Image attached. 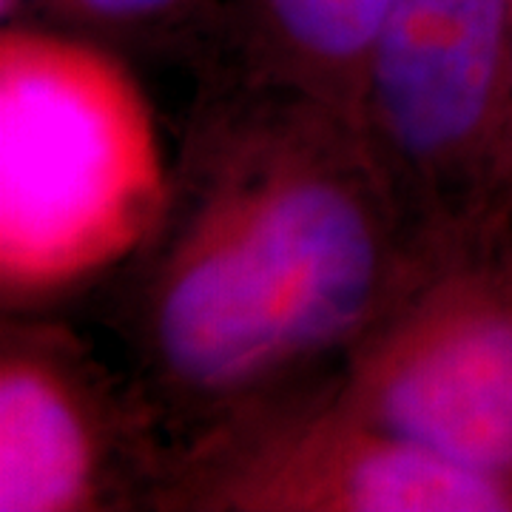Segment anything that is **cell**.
<instances>
[{"mask_svg":"<svg viewBox=\"0 0 512 512\" xmlns=\"http://www.w3.org/2000/svg\"><path fill=\"white\" fill-rule=\"evenodd\" d=\"M476 217L512 220V32L507 40V55H504L498 109H495V126Z\"/></svg>","mask_w":512,"mask_h":512,"instance_id":"ba28073f","label":"cell"},{"mask_svg":"<svg viewBox=\"0 0 512 512\" xmlns=\"http://www.w3.org/2000/svg\"><path fill=\"white\" fill-rule=\"evenodd\" d=\"M387 9L390 0H225L208 66L308 94L362 123Z\"/></svg>","mask_w":512,"mask_h":512,"instance_id":"8992f818","label":"cell"},{"mask_svg":"<svg viewBox=\"0 0 512 512\" xmlns=\"http://www.w3.org/2000/svg\"><path fill=\"white\" fill-rule=\"evenodd\" d=\"M336 384L367 421L512 512V220L473 217L439 239Z\"/></svg>","mask_w":512,"mask_h":512,"instance_id":"7a4b0ae2","label":"cell"},{"mask_svg":"<svg viewBox=\"0 0 512 512\" xmlns=\"http://www.w3.org/2000/svg\"><path fill=\"white\" fill-rule=\"evenodd\" d=\"M510 32L512 0H390L362 128L427 242L478 214Z\"/></svg>","mask_w":512,"mask_h":512,"instance_id":"5b68a950","label":"cell"},{"mask_svg":"<svg viewBox=\"0 0 512 512\" xmlns=\"http://www.w3.org/2000/svg\"><path fill=\"white\" fill-rule=\"evenodd\" d=\"M171 453L154 404L69 325H0V512H151Z\"/></svg>","mask_w":512,"mask_h":512,"instance_id":"277c9868","label":"cell"},{"mask_svg":"<svg viewBox=\"0 0 512 512\" xmlns=\"http://www.w3.org/2000/svg\"><path fill=\"white\" fill-rule=\"evenodd\" d=\"M151 512H507L345 402L336 367L171 441Z\"/></svg>","mask_w":512,"mask_h":512,"instance_id":"3957f363","label":"cell"},{"mask_svg":"<svg viewBox=\"0 0 512 512\" xmlns=\"http://www.w3.org/2000/svg\"><path fill=\"white\" fill-rule=\"evenodd\" d=\"M225 0H29L23 26L49 23L100 52L171 60L197 74L220 49Z\"/></svg>","mask_w":512,"mask_h":512,"instance_id":"52a82bcc","label":"cell"},{"mask_svg":"<svg viewBox=\"0 0 512 512\" xmlns=\"http://www.w3.org/2000/svg\"><path fill=\"white\" fill-rule=\"evenodd\" d=\"M109 325L171 441L342 362L433 251L362 123L205 66Z\"/></svg>","mask_w":512,"mask_h":512,"instance_id":"6da1fadb","label":"cell"}]
</instances>
